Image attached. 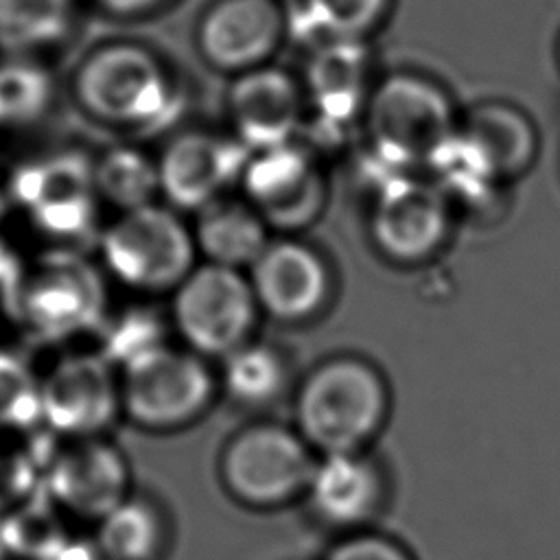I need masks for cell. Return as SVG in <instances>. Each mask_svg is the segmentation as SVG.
<instances>
[{
	"mask_svg": "<svg viewBox=\"0 0 560 560\" xmlns=\"http://www.w3.org/2000/svg\"><path fill=\"white\" fill-rule=\"evenodd\" d=\"M293 411L298 433L317 455L365 451L389 413L387 383L361 357H330L302 381Z\"/></svg>",
	"mask_w": 560,
	"mask_h": 560,
	"instance_id": "obj_1",
	"label": "cell"
},
{
	"mask_svg": "<svg viewBox=\"0 0 560 560\" xmlns=\"http://www.w3.org/2000/svg\"><path fill=\"white\" fill-rule=\"evenodd\" d=\"M363 122L376 162L389 175L431 168L459 125L451 94L418 72L381 79L365 103Z\"/></svg>",
	"mask_w": 560,
	"mask_h": 560,
	"instance_id": "obj_2",
	"label": "cell"
},
{
	"mask_svg": "<svg viewBox=\"0 0 560 560\" xmlns=\"http://www.w3.org/2000/svg\"><path fill=\"white\" fill-rule=\"evenodd\" d=\"M74 96L85 114L127 131H149L166 125L177 103L164 61L133 42H112L94 48L77 68Z\"/></svg>",
	"mask_w": 560,
	"mask_h": 560,
	"instance_id": "obj_3",
	"label": "cell"
},
{
	"mask_svg": "<svg viewBox=\"0 0 560 560\" xmlns=\"http://www.w3.org/2000/svg\"><path fill=\"white\" fill-rule=\"evenodd\" d=\"M315 464L317 453L295 427L254 422L223 446L219 477L236 503L273 510L304 497Z\"/></svg>",
	"mask_w": 560,
	"mask_h": 560,
	"instance_id": "obj_4",
	"label": "cell"
},
{
	"mask_svg": "<svg viewBox=\"0 0 560 560\" xmlns=\"http://www.w3.org/2000/svg\"><path fill=\"white\" fill-rule=\"evenodd\" d=\"M120 411L149 431H173L197 420L217 394V378L192 350L155 343L122 363Z\"/></svg>",
	"mask_w": 560,
	"mask_h": 560,
	"instance_id": "obj_5",
	"label": "cell"
},
{
	"mask_svg": "<svg viewBox=\"0 0 560 560\" xmlns=\"http://www.w3.org/2000/svg\"><path fill=\"white\" fill-rule=\"evenodd\" d=\"M195 238L184 221L160 203L120 212L101 234L107 269L138 291H173L195 267Z\"/></svg>",
	"mask_w": 560,
	"mask_h": 560,
	"instance_id": "obj_6",
	"label": "cell"
},
{
	"mask_svg": "<svg viewBox=\"0 0 560 560\" xmlns=\"http://www.w3.org/2000/svg\"><path fill=\"white\" fill-rule=\"evenodd\" d=\"M171 315L188 350L223 359L249 341L258 304L241 269L203 262L173 289Z\"/></svg>",
	"mask_w": 560,
	"mask_h": 560,
	"instance_id": "obj_7",
	"label": "cell"
},
{
	"mask_svg": "<svg viewBox=\"0 0 560 560\" xmlns=\"http://www.w3.org/2000/svg\"><path fill=\"white\" fill-rule=\"evenodd\" d=\"M455 208L446 192L416 173H396L381 182L370 230L383 256L418 265L440 254L453 232Z\"/></svg>",
	"mask_w": 560,
	"mask_h": 560,
	"instance_id": "obj_8",
	"label": "cell"
},
{
	"mask_svg": "<svg viewBox=\"0 0 560 560\" xmlns=\"http://www.w3.org/2000/svg\"><path fill=\"white\" fill-rule=\"evenodd\" d=\"M44 494L61 514L96 523L131 492L122 453L101 435L61 438L44 464Z\"/></svg>",
	"mask_w": 560,
	"mask_h": 560,
	"instance_id": "obj_9",
	"label": "cell"
},
{
	"mask_svg": "<svg viewBox=\"0 0 560 560\" xmlns=\"http://www.w3.org/2000/svg\"><path fill=\"white\" fill-rule=\"evenodd\" d=\"M20 319L33 330L55 337L94 324L103 306L96 271L72 252H55L24 269L13 284Z\"/></svg>",
	"mask_w": 560,
	"mask_h": 560,
	"instance_id": "obj_10",
	"label": "cell"
},
{
	"mask_svg": "<svg viewBox=\"0 0 560 560\" xmlns=\"http://www.w3.org/2000/svg\"><path fill=\"white\" fill-rule=\"evenodd\" d=\"M241 184L245 201L267 228L284 232L311 225L326 203L322 166L311 151L293 142L252 151Z\"/></svg>",
	"mask_w": 560,
	"mask_h": 560,
	"instance_id": "obj_11",
	"label": "cell"
},
{
	"mask_svg": "<svg viewBox=\"0 0 560 560\" xmlns=\"http://www.w3.org/2000/svg\"><path fill=\"white\" fill-rule=\"evenodd\" d=\"M448 151L483 179L508 188L534 166L540 136L523 107L490 98L459 114Z\"/></svg>",
	"mask_w": 560,
	"mask_h": 560,
	"instance_id": "obj_12",
	"label": "cell"
},
{
	"mask_svg": "<svg viewBox=\"0 0 560 560\" xmlns=\"http://www.w3.org/2000/svg\"><path fill=\"white\" fill-rule=\"evenodd\" d=\"M11 195L46 236L81 241L92 232L98 192L92 166L77 155L22 166L13 177Z\"/></svg>",
	"mask_w": 560,
	"mask_h": 560,
	"instance_id": "obj_13",
	"label": "cell"
},
{
	"mask_svg": "<svg viewBox=\"0 0 560 560\" xmlns=\"http://www.w3.org/2000/svg\"><path fill=\"white\" fill-rule=\"evenodd\" d=\"M120 411V387L107 359H61L39 381V420L61 438L101 435Z\"/></svg>",
	"mask_w": 560,
	"mask_h": 560,
	"instance_id": "obj_14",
	"label": "cell"
},
{
	"mask_svg": "<svg viewBox=\"0 0 560 560\" xmlns=\"http://www.w3.org/2000/svg\"><path fill=\"white\" fill-rule=\"evenodd\" d=\"M247 280L258 311L287 324L319 313L330 293V273L324 258L293 238L269 241L249 265Z\"/></svg>",
	"mask_w": 560,
	"mask_h": 560,
	"instance_id": "obj_15",
	"label": "cell"
},
{
	"mask_svg": "<svg viewBox=\"0 0 560 560\" xmlns=\"http://www.w3.org/2000/svg\"><path fill=\"white\" fill-rule=\"evenodd\" d=\"M387 477L368 451L319 455L306 486L308 510L341 534L372 527L387 503Z\"/></svg>",
	"mask_w": 560,
	"mask_h": 560,
	"instance_id": "obj_16",
	"label": "cell"
},
{
	"mask_svg": "<svg viewBox=\"0 0 560 560\" xmlns=\"http://www.w3.org/2000/svg\"><path fill=\"white\" fill-rule=\"evenodd\" d=\"M249 149L208 131L175 136L158 164L160 192L177 208L201 210L241 179Z\"/></svg>",
	"mask_w": 560,
	"mask_h": 560,
	"instance_id": "obj_17",
	"label": "cell"
},
{
	"mask_svg": "<svg viewBox=\"0 0 560 560\" xmlns=\"http://www.w3.org/2000/svg\"><path fill=\"white\" fill-rule=\"evenodd\" d=\"M284 35V13L276 0H217L201 18L197 44L208 63L245 72L273 55Z\"/></svg>",
	"mask_w": 560,
	"mask_h": 560,
	"instance_id": "obj_18",
	"label": "cell"
},
{
	"mask_svg": "<svg viewBox=\"0 0 560 560\" xmlns=\"http://www.w3.org/2000/svg\"><path fill=\"white\" fill-rule=\"evenodd\" d=\"M304 105V92L295 79L271 66L236 74L228 92L232 129L249 151L291 142L302 122Z\"/></svg>",
	"mask_w": 560,
	"mask_h": 560,
	"instance_id": "obj_19",
	"label": "cell"
},
{
	"mask_svg": "<svg viewBox=\"0 0 560 560\" xmlns=\"http://www.w3.org/2000/svg\"><path fill=\"white\" fill-rule=\"evenodd\" d=\"M370 55L363 39L322 42L311 57L304 101L317 114L319 127L343 129L363 116L370 96Z\"/></svg>",
	"mask_w": 560,
	"mask_h": 560,
	"instance_id": "obj_20",
	"label": "cell"
},
{
	"mask_svg": "<svg viewBox=\"0 0 560 560\" xmlns=\"http://www.w3.org/2000/svg\"><path fill=\"white\" fill-rule=\"evenodd\" d=\"M192 238L206 262L232 269H249L269 243L267 223L260 214L247 201L225 197H219L199 210Z\"/></svg>",
	"mask_w": 560,
	"mask_h": 560,
	"instance_id": "obj_21",
	"label": "cell"
},
{
	"mask_svg": "<svg viewBox=\"0 0 560 560\" xmlns=\"http://www.w3.org/2000/svg\"><path fill=\"white\" fill-rule=\"evenodd\" d=\"M166 545L162 508L138 492H129L94 523V551L101 560H160Z\"/></svg>",
	"mask_w": 560,
	"mask_h": 560,
	"instance_id": "obj_22",
	"label": "cell"
},
{
	"mask_svg": "<svg viewBox=\"0 0 560 560\" xmlns=\"http://www.w3.org/2000/svg\"><path fill=\"white\" fill-rule=\"evenodd\" d=\"M221 385L236 402L260 407L282 394L287 363L271 346L247 341L223 357Z\"/></svg>",
	"mask_w": 560,
	"mask_h": 560,
	"instance_id": "obj_23",
	"label": "cell"
},
{
	"mask_svg": "<svg viewBox=\"0 0 560 560\" xmlns=\"http://www.w3.org/2000/svg\"><path fill=\"white\" fill-rule=\"evenodd\" d=\"M72 0H0V48L26 52L63 37Z\"/></svg>",
	"mask_w": 560,
	"mask_h": 560,
	"instance_id": "obj_24",
	"label": "cell"
},
{
	"mask_svg": "<svg viewBox=\"0 0 560 560\" xmlns=\"http://www.w3.org/2000/svg\"><path fill=\"white\" fill-rule=\"evenodd\" d=\"M92 175L98 199H107L120 212L153 203L155 192H160L158 164L136 149L116 147L107 151L92 166Z\"/></svg>",
	"mask_w": 560,
	"mask_h": 560,
	"instance_id": "obj_25",
	"label": "cell"
},
{
	"mask_svg": "<svg viewBox=\"0 0 560 560\" xmlns=\"http://www.w3.org/2000/svg\"><path fill=\"white\" fill-rule=\"evenodd\" d=\"M389 0H302L293 26L322 42L363 39L387 13Z\"/></svg>",
	"mask_w": 560,
	"mask_h": 560,
	"instance_id": "obj_26",
	"label": "cell"
},
{
	"mask_svg": "<svg viewBox=\"0 0 560 560\" xmlns=\"http://www.w3.org/2000/svg\"><path fill=\"white\" fill-rule=\"evenodd\" d=\"M74 545L57 516L22 512L0 532V558L9 560H77Z\"/></svg>",
	"mask_w": 560,
	"mask_h": 560,
	"instance_id": "obj_27",
	"label": "cell"
},
{
	"mask_svg": "<svg viewBox=\"0 0 560 560\" xmlns=\"http://www.w3.org/2000/svg\"><path fill=\"white\" fill-rule=\"evenodd\" d=\"M48 101L46 77L26 63L0 66V131L37 118Z\"/></svg>",
	"mask_w": 560,
	"mask_h": 560,
	"instance_id": "obj_28",
	"label": "cell"
},
{
	"mask_svg": "<svg viewBox=\"0 0 560 560\" xmlns=\"http://www.w3.org/2000/svg\"><path fill=\"white\" fill-rule=\"evenodd\" d=\"M39 420V381L24 361L0 352V429L31 427Z\"/></svg>",
	"mask_w": 560,
	"mask_h": 560,
	"instance_id": "obj_29",
	"label": "cell"
},
{
	"mask_svg": "<svg viewBox=\"0 0 560 560\" xmlns=\"http://www.w3.org/2000/svg\"><path fill=\"white\" fill-rule=\"evenodd\" d=\"M322 560H416L405 542L372 527L341 534Z\"/></svg>",
	"mask_w": 560,
	"mask_h": 560,
	"instance_id": "obj_30",
	"label": "cell"
},
{
	"mask_svg": "<svg viewBox=\"0 0 560 560\" xmlns=\"http://www.w3.org/2000/svg\"><path fill=\"white\" fill-rule=\"evenodd\" d=\"M103 9L112 11V13H120V15H133V13H142V11H151L158 4H162L164 0H96Z\"/></svg>",
	"mask_w": 560,
	"mask_h": 560,
	"instance_id": "obj_31",
	"label": "cell"
},
{
	"mask_svg": "<svg viewBox=\"0 0 560 560\" xmlns=\"http://www.w3.org/2000/svg\"><path fill=\"white\" fill-rule=\"evenodd\" d=\"M556 63H558V70H560V37H558V46H556Z\"/></svg>",
	"mask_w": 560,
	"mask_h": 560,
	"instance_id": "obj_32",
	"label": "cell"
},
{
	"mask_svg": "<svg viewBox=\"0 0 560 560\" xmlns=\"http://www.w3.org/2000/svg\"><path fill=\"white\" fill-rule=\"evenodd\" d=\"M2 219H4V199L0 195V225H2Z\"/></svg>",
	"mask_w": 560,
	"mask_h": 560,
	"instance_id": "obj_33",
	"label": "cell"
}]
</instances>
